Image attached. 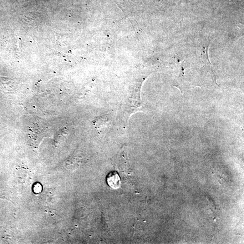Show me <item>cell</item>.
I'll return each mask as SVG.
<instances>
[{"instance_id":"obj_1","label":"cell","mask_w":244,"mask_h":244,"mask_svg":"<svg viewBox=\"0 0 244 244\" xmlns=\"http://www.w3.org/2000/svg\"><path fill=\"white\" fill-rule=\"evenodd\" d=\"M109 186L114 189H117L120 185V179L116 172L110 173L107 178Z\"/></svg>"}]
</instances>
